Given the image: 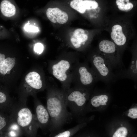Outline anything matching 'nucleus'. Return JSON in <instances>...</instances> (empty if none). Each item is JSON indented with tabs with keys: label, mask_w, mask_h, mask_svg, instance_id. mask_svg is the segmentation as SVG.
<instances>
[{
	"label": "nucleus",
	"mask_w": 137,
	"mask_h": 137,
	"mask_svg": "<svg viewBox=\"0 0 137 137\" xmlns=\"http://www.w3.org/2000/svg\"><path fill=\"white\" fill-rule=\"evenodd\" d=\"M47 100L46 108L51 121L50 130L59 131L66 124L71 123L73 118L67 109L65 95L61 92L54 90Z\"/></svg>",
	"instance_id": "f257e3e1"
},
{
	"label": "nucleus",
	"mask_w": 137,
	"mask_h": 137,
	"mask_svg": "<svg viewBox=\"0 0 137 137\" xmlns=\"http://www.w3.org/2000/svg\"><path fill=\"white\" fill-rule=\"evenodd\" d=\"M91 62L92 70L98 81L110 84L115 82L117 79L111 65L102 56L94 55Z\"/></svg>",
	"instance_id": "f03ea898"
},
{
	"label": "nucleus",
	"mask_w": 137,
	"mask_h": 137,
	"mask_svg": "<svg viewBox=\"0 0 137 137\" xmlns=\"http://www.w3.org/2000/svg\"><path fill=\"white\" fill-rule=\"evenodd\" d=\"M88 94L79 90H72L65 95V102L74 119L77 117L85 104Z\"/></svg>",
	"instance_id": "7ed1b4c3"
},
{
	"label": "nucleus",
	"mask_w": 137,
	"mask_h": 137,
	"mask_svg": "<svg viewBox=\"0 0 137 137\" xmlns=\"http://www.w3.org/2000/svg\"><path fill=\"white\" fill-rule=\"evenodd\" d=\"M36 112L37 120L39 126L43 128L50 129L51 119L46 108L39 102L36 105Z\"/></svg>",
	"instance_id": "20e7f679"
},
{
	"label": "nucleus",
	"mask_w": 137,
	"mask_h": 137,
	"mask_svg": "<svg viewBox=\"0 0 137 137\" xmlns=\"http://www.w3.org/2000/svg\"><path fill=\"white\" fill-rule=\"evenodd\" d=\"M78 71L80 83L82 85L86 86L91 85L98 81L93 71H90L86 66H80Z\"/></svg>",
	"instance_id": "39448f33"
},
{
	"label": "nucleus",
	"mask_w": 137,
	"mask_h": 137,
	"mask_svg": "<svg viewBox=\"0 0 137 137\" xmlns=\"http://www.w3.org/2000/svg\"><path fill=\"white\" fill-rule=\"evenodd\" d=\"M47 17L52 22L63 24L65 23L68 19L67 14L58 8H50L47 10Z\"/></svg>",
	"instance_id": "423d86ee"
},
{
	"label": "nucleus",
	"mask_w": 137,
	"mask_h": 137,
	"mask_svg": "<svg viewBox=\"0 0 137 137\" xmlns=\"http://www.w3.org/2000/svg\"><path fill=\"white\" fill-rule=\"evenodd\" d=\"M71 7L81 13H84L86 10L95 9L98 6L96 1L91 0H74L70 3Z\"/></svg>",
	"instance_id": "0eeeda50"
},
{
	"label": "nucleus",
	"mask_w": 137,
	"mask_h": 137,
	"mask_svg": "<svg viewBox=\"0 0 137 137\" xmlns=\"http://www.w3.org/2000/svg\"><path fill=\"white\" fill-rule=\"evenodd\" d=\"M70 66V64L67 61L64 60L60 61L52 66L54 76L60 81H64L67 78L66 72Z\"/></svg>",
	"instance_id": "6e6552de"
},
{
	"label": "nucleus",
	"mask_w": 137,
	"mask_h": 137,
	"mask_svg": "<svg viewBox=\"0 0 137 137\" xmlns=\"http://www.w3.org/2000/svg\"><path fill=\"white\" fill-rule=\"evenodd\" d=\"M17 119L18 125L22 127L28 126L31 122L33 116L30 110L27 108H23L18 111Z\"/></svg>",
	"instance_id": "1a4fd4ad"
},
{
	"label": "nucleus",
	"mask_w": 137,
	"mask_h": 137,
	"mask_svg": "<svg viewBox=\"0 0 137 137\" xmlns=\"http://www.w3.org/2000/svg\"><path fill=\"white\" fill-rule=\"evenodd\" d=\"M111 34V38L118 46L124 45L126 42V38L123 32L122 28L119 25H114L112 28Z\"/></svg>",
	"instance_id": "9d476101"
},
{
	"label": "nucleus",
	"mask_w": 137,
	"mask_h": 137,
	"mask_svg": "<svg viewBox=\"0 0 137 137\" xmlns=\"http://www.w3.org/2000/svg\"><path fill=\"white\" fill-rule=\"evenodd\" d=\"M88 37L85 31L81 28L75 30L71 38V41L76 48L80 47L88 39Z\"/></svg>",
	"instance_id": "9b49d317"
},
{
	"label": "nucleus",
	"mask_w": 137,
	"mask_h": 137,
	"mask_svg": "<svg viewBox=\"0 0 137 137\" xmlns=\"http://www.w3.org/2000/svg\"><path fill=\"white\" fill-rule=\"evenodd\" d=\"M26 81L32 88L40 89L42 87V81L39 74L35 72L29 73L25 78Z\"/></svg>",
	"instance_id": "f8f14e48"
},
{
	"label": "nucleus",
	"mask_w": 137,
	"mask_h": 137,
	"mask_svg": "<svg viewBox=\"0 0 137 137\" xmlns=\"http://www.w3.org/2000/svg\"><path fill=\"white\" fill-rule=\"evenodd\" d=\"M0 9L2 14L7 17L13 16L16 12V8L14 5L7 0H3L1 2Z\"/></svg>",
	"instance_id": "ddd939ff"
},
{
	"label": "nucleus",
	"mask_w": 137,
	"mask_h": 137,
	"mask_svg": "<svg viewBox=\"0 0 137 137\" xmlns=\"http://www.w3.org/2000/svg\"><path fill=\"white\" fill-rule=\"evenodd\" d=\"M12 66L11 58L5 59V55L0 53V73L3 75L6 74L11 70Z\"/></svg>",
	"instance_id": "4468645a"
},
{
	"label": "nucleus",
	"mask_w": 137,
	"mask_h": 137,
	"mask_svg": "<svg viewBox=\"0 0 137 137\" xmlns=\"http://www.w3.org/2000/svg\"><path fill=\"white\" fill-rule=\"evenodd\" d=\"M109 97L106 94L97 95L92 97L90 102L91 105L94 107H97L100 105H106L108 100Z\"/></svg>",
	"instance_id": "2eb2a0df"
},
{
	"label": "nucleus",
	"mask_w": 137,
	"mask_h": 137,
	"mask_svg": "<svg viewBox=\"0 0 137 137\" xmlns=\"http://www.w3.org/2000/svg\"><path fill=\"white\" fill-rule=\"evenodd\" d=\"M99 48L101 53H106L116 49V45L113 42L107 40H104L100 42Z\"/></svg>",
	"instance_id": "dca6fc26"
},
{
	"label": "nucleus",
	"mask_w": 137,
	"mask_h": 137,
	"mask_svg": "<svg viewBox=\"0 0 137 137\" xmlns=\"http://www.w3.org/2000/svg\"><path fill=\"white\" fill-rule=\"evenodd\" d=\"M118 8L121 11H129L132 10L133 5L128 0H117L116 1Z\"/></svg>",
	"instance_id": "f3484780"
},
{
	"label": "nucleus",
	"mask_w": 137,
	"mask_h": 137,
	"mask_svg": "<svg viewBox=\"0 0 137 137\" xmlns=\"http://www.w3.org/2000/svg\"><path fill=\"white\" fill-rule=\"evenodd\" d=\"M81 126L80 124L77 125L69 129L59 133L54 137H70L72 133L79 129Z\"/></svg>",
	"instance_id": "a211bd4d"
},
{
	"label": "nucleus",
	"mask_w": 137,
	"mask_h": 137,
	"mask_svg": "<svg viewBox=\"0 0 137 137\" xmlns=\"http://www.w3.org/2000/svg\"><path fill=\"white\" fill-rule=\"evenodd\" d=\"M128 133V130L126 128L121 127L115 132L112 137H126Z\"/></svg>",
	"instance_id": "6ab92c4d"
},
{
	"label": "nucleus",
	"mask_w": 137,
	"mask_h": 137,
	"mask_svg": "<svg viewBox=\"0 0 137 137\" xmlns=\"http://www.w3.org/2000/svg\"><path fill=\"white\" fill-rule=\"evenodd\" d=\"M29 23L28 22L26 24L24 27L25 30L27 31L36 32L39 31L38 27L33 25H29Z\"/></svg>",
	"instance_id": "aec40b11"
},
{
	"label": "nucleus",
	"mask_w": 137,
	"mask_h": 137,
	"mask_svg": "<svg viewBox=\"0 0 137 137\" xmlns=\"http://www.w3.org/2000/svg\"><path fill=\"white\" fill-rule=\"evenodd\" d=\"M11 130L9 132V135L11 137H14L16 135L15 131H17L19 129V126L16 124H12L10 127Z\"/></svg>",
	"instance_id": "412c9836"
},
{
	"label": "nucleus",
	"mask_w": 137,
	"mask_h": 137,
	"mask_svg": "<svg viewBox=\"0 0 137 137\" xmlns=\"http://www.w3.org/2000/svg\"><path fill=\"white\" fill-rule=\"evenodd\" d=\"M44 46L42 44L40 43H36L34 47V50L38 54H40L43 50Z\"/></svg>",
	"instance_id": "4be33fe9"
},
{
	"label": "nucleus",
	"mask_w": 137,
	"mask_h": 137,
	"mask_svg": "<svg viewBox=\"0 0 137 137\" xmlns=\"http://www.w3.org/2000/svg\"><path fill=\"white\" fill-rule=\"evenodd\" d=\"M128 116L133 119L137 118V109L136 108H132L129 110Z\"/></svg>",
	"instance_id": "5701e85b"
},
{
	"label": "nucleus",
	"mask_w": 137,
	"mask_h": 137,
	"mask_svg": "<svg viewBox=\"0 0 137 137\" xmlns=\"http://www.w3.org/2000/svg\"><path fill=\"white\" fill-rule=\"evenodd\" d=\"M6 125V122L5 118L0 115V130L4 128Z\"/></svg>",
	"instance_id": "b1692460"
},
{
	"label": "nucleus",
	"mask_w": 137,
	"mask_h": 137,
	"mask_svg": "<svg viewBox=\"0 0 137 137\" xmlns=\"http://www.w3.org/2000/svg\"><path fill=\"white\" fill-rule=\"evenodd\" d=\"M6 99L5 95L3 93L0 92V103L5 102Z\"/></svg>",
	"instance_id": "393cba45"
}]
</instances>
